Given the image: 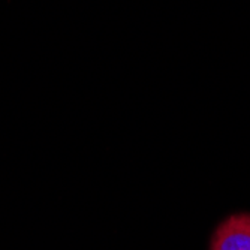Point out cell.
Wrapping results in <instances>:
<instances>
[{"mask_svg":"<svg viewBox=\"0 0 250 250\" xmlns=\"http://www.w3.org/2000/svg\"><path fill=\"white\" fill-rule=\"evenodd\" d=\"M210 250H250V213L226 217L211 237Z\"/></svg>","mask_w":250,"mask_h":250,"instance_id":"6da1fadb","label":"cell"}]
</instances>
